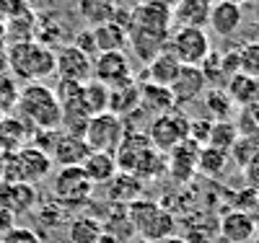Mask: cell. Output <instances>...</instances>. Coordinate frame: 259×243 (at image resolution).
I'll list each match as a JSON object with an SVG mask.
<instances>
[{
  "label": "cell",
  "instance_id": "1",
  "mask_svg": "<svg viewBox=\"0 0 259 243\" xmlns=\"http://www.w3.org/2000/svg\"><path fill=\"white\" fill-rule=\"evenodd\" d=\"M171 26H174L171 3H166V0H145L135 11H130L127 47L143 62H150L158 52L166 50Z\"/></svg>",
  "mask_w": 259,
  "mask_h": 243
},
{
  "label": "cell",
  "instance_id": "2",
  "mask_svg": "<svg viewBox=\"0 0 259 243\" xmlns=\"http://www.w3.org/2000/svg\"><path fill=\"white\" fill-rule=\"evenodd\" d=\"M16 117H21L31 132L36 129H60V101L55 88L45 83H24L16 101Z\"/></svg>",
  "mask_w": 259,
  "mask_h": 243
},
{
  "label": "cell",
  "instance_id": "3",
  "mask_svg": "<svg viewBox=\"0 0 259 243\" xmlns=\"http://www.w3.org/2000/svg\"><path fill=\"white\" fill-rule=\"evenodd\" d=\"M8 73L21 83H41L55 75V50L39 39H21L8 47Z\"/></svg>",
  "mask_w": 259,
  "mask_h": 243
},
{
  "label": "cell",
  "instance_id": "4",
  "mask_svg": "<svg viewBox=\"0 0 259 243\" xmlns=\"http://www.w3.org/2000/svg\"><path fill=\"white\" fill-rule=\"evenodd\" d=\"M55 163L52 156L34 145L21 148L18 153H0V181H16V184H36L45 181L52 173Z\"/></svg>",
  "mask_w": 259,
  "mask_h": 243
},
{
  "label": "cell",
  "instance_id": "5",
  "mask_svg": "<svg viewBox=\"0 0 259 243\" xmlns=\"http://www.w3.org/2000/svg\"><path fill=\"white\" fill-rule=\"evenodd\" d=\"M94 184L91 179L85 176V171L80 166H68V168H60L52 179V200L65 207V210H78L83 205L91 202V194H94Z\"/></svg>",
  "mask_w": 259,
  "mask_h": 243
},
{
  "label": "cell",
  "instance_id": "6",
  "mask_svg": "<svg viewBox=\"0 0 259 243\" xmlns=\"http://www.w3.org/2000/svg\"><path fill=\"white\" fill-rule=\"evenodd\" d=\"M145 135H148L150 145L166 156L168 150H174L179 142H184L189 137V117L182 109H171V112L150 119V127Z\"/></svg>",
  "mask_w": 259,
  "mask_h": 243
},
{
  "label": "cell",
  "instance_id": "7",
  "mask_svg": "<svg viewBox=\"0 0 259 243\" xmlns=\"http://www.w3.org/2000/svg\"><path fill=\"white\" fill-rule=\"evenodd\" d=\"M166 50L182 65H202L210 55V36L205 29H187L179 26L171 31Z\"/></svg>",
  "mask_w": 259,
  "mask_h": 243
},
{
  "label": "cell",
  "instance_id": "8",
  "mask_svg": "<svg viewBox=\"0 0 259 243\" xmlns=\"http://www.w3.org/2000/svg\"><path fill=\"white\" fill-rule=\"evenodd\" d=\"M124 119H119L117 114L112 112H104V114H94L89 127H85V145H89L91 150H99V153H114L117 145L122 142L124 137Z\"/></svg>",
  "mask_w": 259,
  "mask_h": 243
},
{
  "label": "cell",
  "instance_id": "9",
  "mask_svg": "<svg viewBox=\"0 0 259 243\" xmlns=\"http://www.w3.org/2000/svg\"><path fill=\"white\" fill-rule=\"evenodd\" d=\"M94 80L104 83L106 88H119L138 78L124 52H101L94 57Z\"/></svg>",
  "mask_w": 259,
  "mask_h": 243
},
{
  "label": "cell",
  "instance_id": "10",
  "mask_svg": "<svg viewBox=\"0 0 259 243\" xmlns=\"http://www.w3.org/2000/svg\"><path fill=\"white\" fill-rule=\"evenodd\" d=\"M55 75L60 80L89 83L94 78V57L80 52L75 44H62L55 50Z\"/></svg>",
  "mask_w": 259,
  "mask_h": 243
},
{
  "label": "cell",
  "instance_id": "11",
  "mask_svg": "<svg viewBox=\"0 0 259 243\" xmlns=\"http://www.w3.org/2000/svg\"><path fill=\"white\" fill-rule=\"evenodd\" d=\"M171 96H174V106H189L194 101H200L202 93L207 91V80L200 65H182V70L177 75V80L168 85Z\"/></svg>",
  "mask_w": 259,
  "mask_h": 243
},
{
  "label": "cell",
  "instance_id": "12",
  "mask_svg": "<svg viewBox=\"0 0 259 243\" xmlns=\"http://www.w3.org/2000/svg\"><path fill=\"white\" fill-rule=\"evenodd\" d=\"M39 205V194L31 184H16V181H0V207L11 215L21 217L34 212Z\"/></svg>",
  "mask_w": 259,
  "mask_h": 243
},
{
  "label": "cell",
  "instance_id": "13",
  "mask_svg": "<svg viewBox=\"0 0 259 243\" xmlns=\"http://www.w3.org/2000/svg\"><path fill=\"white\" fill-rule=\"evenodd\" d=\"M197 142H192L189 137L184 142H179L174 150L166 153V173L174 176L177 181H189L194 173H197V156H200Z\"/></svg>",
  "mask_w": 259,
  "mask_h": 243
},
{
  "label": "cell",
  "instance_id": "14",
  "mask_svg": "<svg viewBox=\"0 0 259 243\" xmlns=\"http://www.w3.org/2000/svg\"><path fill=\"white\" fill-rule=\"evenodd\" d=\"M150 148H153V145H150V140H148L145 132L127 129V132H124V137H122V142H119V145H117V150H114L117 168H119V171H124V173H133V171H135V166H138V161L145 156V153H148Z\"/></svg>",
  "mask_w": 259,
  "mask_h": 243
},
{
  "label": "cell",
  "instance_id": "15",
  "mask_svg": "<svg viewBox=\"0 0 259 243\" xmlns=\"http://www.w3.org/2000/svg\"><path fill=\"white\" fill-rule=\"evenodd\" d=\"M89 153H91V148L85 145L83 137L68 135V132H57V140L50 150V156H52L55 166L68 168V166H83V161L89 158Z\"/></svg>",
  "mask_w": 259,
  "mask_h": 243
},
{
  "label": "cell",
  "instance_id": "16",
  "mask_svg": "<svg viewBox=\"0 0 259 243\" xmlns=\"http://www.w3.org/2000/svg\"><path fill=\"white\" fill-rule=\"evenodd\" d=\"M218 230H221V238L226 243H251V238L256 235V225H254L251 212L236 210V207L228 210L221 217Z\"/></svg>",
  "mask_w": 259,
  "mask_h": 243
},
{
  "label": "cell",
  "instance_id": "17",
  "mask_svg": "<svg viewBox=\"0 0 259 243\" xmlns=\"http://www.w3.org/2000/svg\"><path fill=\"white\" fill-rule=\"evenodd\" d=\"M212 3H215V0H177V3L171 6V18H174L177 29L179 26L205 29Z\"/></svg>",
  "mask_w": 259,
  "mask_h": 243
},
{
  "label": "cell",
  "instance_id": "18",
  "mask_svg": "<svg viewBox=\"0 0 259 243\" xmlns=\"http://www.w3.org/2000/svg\"><path fill=\"white\" fill-rule=\"evenodd\" d=\"M244 24V8L233 6V3H223V0H215L210 8V18L207 26L218 34V36H233Z\"/></svg>",
  "mask_w": 259,
  "mask_h": 243
},
{
  "label": "cell",
  "instance_id": "19",
  "mask_svg": "<svg viewBox=\"0 0 259 243\" xmlns=\"http://www.w3.org/2000/svg\"><path fill=\"white\" fill-rule=\"evenodd\" d=\"M29 142H31V127L24 119L16 114L0 117V153H18Z\"/></svg>",
  "mask_w": 259,
  "mask_h": 243
},
{
  "label": "cell",
  "instance_id": "20",
  "mask_svg": "<svg viewBox=\"0 0 259 243\" xmlns=\"http://www.w3.org/2000/svg\"><path fill=\"white\" fill-rule=\"evenodd\" d=\"M143 109V96H140V83L133 80L127 85H119V88H112L109 93V112L117 114L119 119H127L138 114Z\"/></svg>",
  "mask_w": 259,
  "mask_h": 243
},
{
  "label": "cell",
  "instance_id": "21",
  "mask_svg": "<svg viewBox=\"0 0 259 243\" xmlns=\"http://www.w3.org/2000/svg\"><path fill=\"white\" fill-rule=\"evenodd\" d=\"M226 93L233 101V106L239 109H249L251 104L259 101V78L254 75H244V73H236L226 80Z\"/></svg>",
  "mask_w": 259,
  "mask_h": 243
},
{
  "label": "cell",
  "instance_id": "22",
  "mask_svg": "<svg viewBox=\"0 0 259 243\" xmlns=\"http://www.w3.org/2000/svg\"><path fill=\"white\" fill-rule=\"evenodd\" d=\"M179 70H182V62H179L174 55H171L168 50H163V52H158L153 60L148 62L145 80H148V83H156V85H163V88H168L171 83L177 80Z\"/></svg>",
  "mask_w": 259,
  "mask_h": 243
},
{
  "label": "cell",
  "instance_id": "23",
  "mask_svg": "<svg viewBox=\"0 0 259 243\" xmlns=\"http://www.w3.org/2000/svg\"><path fill=\"white\" fill-rule=\"evenodd\" d=\"M106 191H109V200L114 205H133L135 200H140L143 197V181L138 179V176L133 173H124V171H117V176L106 184Z\"/></svg>",
  "mask_w": 259,
  "mask_h": 243
},
{
  "label": "cell",
  "instance_id": "24",
  "mask_svg": "<svg viewBox=\"0 0 259 243\" xmlns=\"http://www.w3.org/2000/svg\"><path fill=\"white\" fill-rule=\"evenodd\" d=\"M85 171V176L91 179L94 186L99 184H109L114 176H117V161H114V153H99V150H91L89 153V158L83 161L80 166Z\"/></svg>",
  "mask_w": 259,
  "mask_h": 243
},
{
  "label": "cell",
  "instance_id": "25",
  "mask_svg": "<svg viewBox=\"0 0 259 243\" xmlns=\"http://www.w3.org/2000/svg\"><path fill=\"white\" fill-rule=\"evenodd\" d=\"M94 41H96V52H124L127 50V29L117 21H106V24H99L91 29Z\"/></svg>",
  "mask_w": 259,
  "mask_h": 243
},
{
  "label": "cell",
  "instance_id": "26",
  "mask_svg": "<svg viewBox=\"0 0 259 243\" xmlns=\"http://www.w3.org/2000/svg\"><path fill=\"white\" fill-rule=\"evenodd\" d=\"M174 230H177V220H174V215H171L168 210H163V205L150 215L145 223L135 230L143 240H148V243H156V240H161V238H168V235H174Z\"/></svg>",
  "mask_w": 259,
  "mask_h": 243
},
{
  "label": "cell",
  "instance_id": "27",
  "mask_svg": "<svg viewBox=\"0 0 259 243\" xmlns=\"http://www.w3.org/2000/svg\"><path fill=\"white\" fill-rule=\"evenodd\" d=\"M104 225L99 217L75 215L68 223V243H101Z\"/></svg>",
  "mask_w": 259,
  "mask_h": 243
},
{
  "label": "cell",
  "instance_id": "28",
  "mask_svg": "<svg viewBox=\"0 0 259 243\" xmlns=\"http://www.w3.org/2000/svg\"><path fill=\"white\" fill-rule=\"evenodd\" d=\"M75 11L78 16L89 24V29L106 24L117 16V0H75Z\"/></svg>",
  "mask_w": 259,
  "mask_h": 243
},
{
  "label": "cell",
  "instance_id": "29",
  "mask_svg": "<svg viewBox=\"0 0 259 243\" xmlns=\"http://www.w3.org/2000/svg\"><path fill=\"white\" fill-rule=\"evenodd\" d=\"M138 83H140L143 109H148V112H153L156 117H158V114L171 112V109H177V106H174V96H171L168 88L156 85V83H148V80H138Z\"/></svg>",
  "mask_w": 259,
  "mask_h": 243
},
{
  "label": "cell",
  "instance_id": "30",
  "mask_svg": "<svg viewBox=\"0 0 259 243\" xmlns=\"http://www.w3.org/2000/svg\"><path fill=\"white\" fill-rule=\"evenodd\" d=\"M109 93H112V88H106L104 83L99 80H89V83H83V91H80V101L83 106L89 109V114H104V112H109Z\"/></svg>",
  "mask_w": 259,
  "mask_h": 243
},
{
  "label": "cell",
  "instance_id": "31",
  "mask_svg": "<svg viewBox=\"0 0 259 243\" xmlns=\"http://www.w3.org/2000/svg\"><path fill=\"white\" fill-rule=\"evenodd\" d=\"M239 140H241V135H239V129H236V122L221 119V122H212L205 145H210L215 150H223V153H231Z\"/></svg>",
  "mask_w": 259,
  "mask_h": 243
},
{
  "label": "cell",
  "instance_id": "32",
  "mask_svg": "<svg viewBox=\"0 0 259 243\" xmlns=\"http://www.w3.org/2000/svg\"><path fill=\"white\" fill-rule=\"evenodd\" d=\"M228 156L231 153H223V150H215L210 145H202L200 148V156H197V171L202 176H221L228 166Z\"/></svg>",
  "mask_w": 259,
  "mask_h": 243
},
{
  "label": "cell",
  "instance_id": "33",
  "mask_svg": "<svg viewBox=\"0 0 259 243\" xmlns=\"http://www.w3.org/2000/svg\"><path fill=\"white\" fill-rule=\"evenodd\" d=\"M202 104L207 109V114L221 122V119H228V112L233 109V101L228 99L226 88H207V91L202 93Z\"/></svg>",
  "mask_w": 259,
  "mask_h": 243
},
{
  "label": "cell",
  "instance_id": "34",
  "mask_svg": "<svg viewBox=\"0 0 259 243\" xmlns=\"http://www.w3.org/2000/svg\"><path fill=\"white\" fill-rule=\"evenodd\" d=\"M18 80L11 73H0V117L13 114L16 112V101H18Z\"/></svg>",
  "mask_w": 259,
  "mask_h": 243
},
{
  "label": "cell",
  "instance_id": "35",
  "mask_svg": "<svg viewBox=\"0 0 259 243\" xmlns=\"http://www.w3.org/2000/svg\"><path fill=\"white\" fill-rule=\"evenodd\" d=\"M239 73L259 78V41H249L239 50Z\"/></svg>",
  "mask_w": 259,
  "mask_h": 243
},
{
  "label": "cell",
  "instance_id": "36",
  "mask_svg": "<svg viewBox=\"0 0 259 243\" xmlns=\"http://www.w3.org/2000/svg\"><path fill=\"white\" fill-rule=\"evenodd\" d=\"M68 215V210L65 207H60L55 200H50V202H39L36 205V220L41 225H52V228H57V225H62V217Z\"/></svg>",
  "mask_w": 259,
  "mask_h": 243
},
{
  "label": "cell",
  "instance_id": "37",
  "mask_svg": "<svg viewBox=\"0 0 259 243\" xmlns=\"http://www.w3.org/2000/svg\"><path fill=\"white\" fill-rule=\"evenodd\" d=\"M0 243H45V238H41V233H36L34 228L16 225V228H11L3 238H0Z\"/></svg>",
  "mask_w": 259,
  "mask_h": 243
},
{
  "label": "cell",
  "instance_id": "38",
  "mask_svg": "<svg viewBox=\"0 0 259 243\" xmlns=\"http://www.w3.org/2000/svg\"><path fill=\"white\" fill-rule=\"evenodd\" d=\"M210 127H212L210 119H189V140L197 145H205L207 135H210Z\"/></svg>",
  "mask_w": 259,
  "mask_h": 243
},
{
  "label": "cell",
  "instance_id": "39",
  "mask_svg": "<svg viewBox=\"0 0 259 243\" xmlns=\"http://www.w3.org/2000/svg\"><path fill=\"white\" fill-rule=\"evenodd\" d=\"M70 44H75V47L80 50V52H85L89 57H96L99 52H96V41H94V34H91V29H83Z\"/></svg>",
  "mask_w": 259,
  "mask_h": 243
},
{
  "label": "cell",
  "instance_id": "40",
  "mask_svg": "<svg viewBox=\"0 0 259 243\" xmlns=\"http://www.w3.org/2000/svg\"><path fill=\"white\" fill-rule=\"evenodd\" d=\"M11 228H16V215H11L8 210L0 207V238H3Z\"/></svg>",
  "mask_w": 259,
  "mask_h": 243
},
{
  "label": "cell",
  "instance_id": "41",
  "mask_svg": "<svg viewBox=\"0 0 259 243\" xmlns=\"http://www.w3.org/2000/svg\"><path fill=\"white\" fill-rule=\"evenodd\" d=\"M156 243H189V238H184V235H168V238H161V240H156Z\"/></svg>",
  "mask_w": 259,
  "mask_h": 243
},
{
  "label": "cell",
  "instance_id": "42",
  "mask_svg": "<svg viewBox=\"0 0 259 243\" xmlns=\"http://www.w3.org/2000/svg\"><path fill=\"white\" fill-rule=\"evenodd\" d=\"M246 112H249V114H251V117H254V122H256V124H259V101H256V104H251V106H249V109H246Z\"/></svg>",
  "mask_w": 259,
  "mask_h": 243
},
{
  "label": "cell",
  "instance_id": "43",
  "mask_svg": "<svg viewBox=\"0 0 259 243\" xmlns=\"http://www.w3.org/2000/svg\"><path fill=\"white\" fill-rule=\"evenodd\" d=\"M251 217H254V225H256V230H259V205L251 210Z\"/></svg>",
  "mask_w": 259,
  "mask_h": 243
},
{
  "label": "cell",
  "instance_id": "44",
  "mask_svg": "<svg viewBox=\"0 0 259 243\" xmlns=\"http://www.w3.org/2000/svg\"><path fill=\"white\" fill-rule=\"evenodd\" d=\"M223 3H233V6H244L246 0H223Z\"/></svg>",
  "mask_w": 259,
  "mask_h": 243
},
{
  "label": "cell",
  "instance_id": "45",
  "mask_svg": "<svg viewBox=\"0 0 259 243\" xmlns=\"http://www.w3.org/2000/svg\"><path fill=\"white\" fill-rule=\"evenodd\" d=\"M251 243H259V230H256V235L251 238Z\"/></svg>",
  "mask_w": 259,
  "mask_h": 243
}]
</instances>
